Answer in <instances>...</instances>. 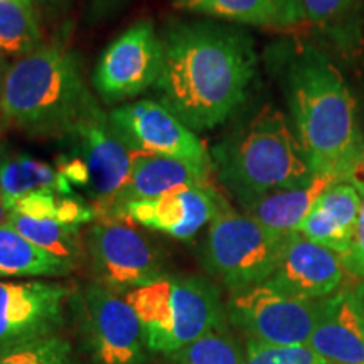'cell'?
I'll list each match as a JSON object with an SVG mask.
<instances>
[{
    "label": "cell",
    "instance_id": "4316f807",
    "mask_svg": "<svg viewBox=\"0 0 364 364\" xmlns=\"http://www.w3.org/2000/svg\"><path fill=\"white\" fill-rule=\"evenodd\" d=\"M0 364H75V359L71 344L56 334L0 353Z\"/></svg>",
    "mask_w": 364,
    "mask_h": 364
},
{
    "label": "cell",
    "instance_id": "83f0119b",
    "mask_svg": "<svg viewBox=\"0 0 364 364\" xmlns=\"http://www.w3.org/2000/svg\"><path fill=\"white\" fill-rule=\"evenodd\" d=\"M245 364H326L309 346H268L248 341Z\"/></svg>",
    "mask_w": 364,
    "mask_h": 364
},
{
    "label": "cell",
    "instance_id": "8d00e7d4",
    "mask_svg": "<svg viewBox=\"0 0 364 364\" xmlns=\"http://www.w3.org/2000/svg\"><path fill=\"white\" fill-rule=\"evenodd\" d=\"M31 2H36V0H31Z\"/></svg>",
    "mask_w": 364,
    "mask_h": 364
},
{
    "label": "cell",
    "instance_id": "d4e9b609",
    "mask_svg": "<svg viewBox=\"0 0 364 364\" xmlns=\"http://www.w3.org/2000/svg\"><path fill=\"white\" fill-rule=\"evenodd\" d=\"M177 6L189 12L240 24L282 29L280 11L273 0H177Z\"/></svg>",
    "mask_w": 364,
    "mask_h": 364
},
{
    "label": "cell",
    "instance_id": "7a4b0ae2",
    "mask_svg": "<svg viewBox=\"0 0 364 364\" xmlns=\"http://www.w3.org/2000/svg\"><path fill=\"white\" fill-rule=\"evenodd\" d=\"M275 63L300 144L314 174L344 182L361 132L358 105L339 68L307 43L280 46Z\"/></svg>",
    "mask_w": 364,
    "mask_h": 364
},
{
    "label": "cell",
    "instance_id": "d6986e66",
    "mask_svg": "<svg viewBox=\"0 0 364 364\" xmlns=\"http://www.w3.org/2000/svg\"><path fill=\"white\" fill-rule=\"evenodd\" d=\"M332 177L316 174L306 186L294 189H280L258 196L241 204L245 215L262 223L268 230L280 235H292L299 231L312 208L316 206L322 194L336 184Z\"/></svg>",
    "mask_w": 364,
    "mask_h": 364
},
{
    "label": "cell",
    "instance_id": "52a82bcc",
    "mask_svg": "<svg viewBox=\"0 0 364 364\" xmlns=\"http://www.w3.org/2000/svg\"><path fill=\"white\" fill-rule=\"evenodd\" d=\"M287 236L228 206L208 228L203 263L231 292H241L270 279Z\"/></svg>",
    "mask_w": 364,
    "mask_h": 364
},
{
    "label": "cell",
    "instance_id": "4fadbf2b",
    "mask_svg": "<svg viewBox=\"0 0 364 364\" xmlns=\"http://www.w3.org/2000/svg\"><path fill=\"white\" fill-rule=\"evenodd\" d=\"M70 289L46 280H0V353L56 336Z\"/></svg>",
    "mask_w": 364,
    "mask_h": 364
},
{
    "label": "cell",
    "instance_id": "f1b7e54d",
    "mask_svg": "<svg viewBox=\"0 0 364 364\" xmlns=\"http://www.w3.org/2000/svg\"><path fill=\"white\" fill-rule=\"evenodd\" d=\"M354 0H299L300 21L311 26L324 27L349 12Z\"/></svg>",
    "mask_w": 364,
    "mask_h": 364
},
{
    "label": "cell",
    "instance_id": "5b68a950",
    "mask_svg": "<svg viewBox=\"0 0 364 364\" xmlns=\"http://www.w3.org/2000/svg\"><path fill=\"white\" fill-rule=\"evenodd\" d=\"M142 322L150 353L171 356L226 324L218 287L203 277L166 275L125 294Z\"/></svg>",
    "mask_w": 364,
    "mask_h": 364
},
{
    "label": "cell",
    "instance_id": "603a6c76",
    "mask_svg": "<svg viewBox=\"0 0 364 364\" xmlns=\"http://www.w3.org/2000/svg\"><path fill=\"white\" fill-rule=\"evenodd\" d=\"M27 241L44 250L46 253L65 260L71 265H78V260L83 255L81 243V226L61 225L51 220H36L24 215L11 213L9 225Z\"/></svg>",
    "mask_w": 364,
    "mask_h": 364
},
{
    "label": "cell",
    "instance_id": "ba28073f",
    "mask_svg": "<svg viewBox=\"0 0 364 364\" xmlns=\"http://www.w3.org/2000/svg\"><path fill=\"white\" fill-rule=\"evenodd\" d=\"M86 250L100 285L124 297L166 275V253L132 221L97 218L86 235Z\"/></svg>",
    "mask_w": 364,
    "mask_h": 364
},
{
    "label": "cell",
    "instance_id": "7402d4cb",
    "mask_svg": "<svg viewBox=\"0 0 364 364\" xmlns=\"http://www.w3.org/2000/svg\"><path fill=\"white\" fill-rule=\"evenodd\" d=\"M12 213L36 220H51L61 225L85 226L97 221V209L78 194L65 196L53 189H41L12 203Z\"/></svg>",
    "mask_w": 364,
    "mask_h": 364
},
{
    "label": "cell",
    "instance_id": "7c38bea8",
    "mask_svg": "<svg viewBox=\"0 0 364 364\" xmlns=\"http://www.w3.org/2000/svg\"><path fill=\"white\" fill-rule=\"evenodd\" d=\"M110 124L135 154H159L211 167L206 145L171 108L157 100H136L113 108Z\"/></svg>",
    "mask_w": 364,
    "mask_h": 364
},
{
    "label": "cell",
    "instance_id": "5bb4252c",
    "mask_svg": "<svg viewBox=\"0 0 364 364\" xmlns=\"http://www.w3.org/2000/svg\"><path fill=\"white\" fill-rule=\"evenodd\" d=\"M226 208L225 198L213 186H204L122 204L108 218H120L176 240L191 241Z\"/></svg>",
    "mask_w": 364,
    "mask_h": 364
},
{
    "label": "cell",
    "instance_id": "30bf717a",
    "mask_svg": "<svg viewBox=\"0 0 364 364\" xmlns=\"http://www.w3.org/2000/svg\"><path fill=\"white\" fill-rule=\"evenodd\" d=\"M317 312L318 300L290 297L265 282L231 295L226 316L250 341L268 346H307Z\"/></svg>",
    "mask_w": 364,
    "mask_h": 364
},
{
    "label": "cell",
    "instance_id": "e0dca14e",
    "mask_svg": "<svg viewBox=\"0 0 364 364\" xmlns=\"http://www.w3.org/2000/svg\"><path fill=\"white\" fill-rule=\"evenodd\" d=\"M211 171V167L182 161V159L159 156V154H136L132 164L130 179L117 198L112 213L122 204L132 201L156 199L174 191L211 186L209 184Z\"/></svg>",
    "mask_w": 364,
    "mask_h": 364
},
{
    "label": "cell",
    "instance_id": "3957f363",
    "mask_svg": "<svg viewBox=\"0 0 364 364\" xmlns=\"http://www.w3.org/2000/svg\"><path fill=\"white\" fill-rule=\"evenodd\" d=\"M213 171L240 204L311 182V161L285 113L267 103L235 125L211 150Z\"/></svg>",
    "mask_w": 364,
    "mask_h": 364
},
{
    "label": "cell",
    "instance_id": "9c48e42d",
    "mask_svg": "<svg viewBox=\"0 0 364 364\" xmlns=\"http://www.w3.org/2000/svg\"><path fill=\"white\" fill-rule=\"evenodd\" d=\"M71 309L95 364H144L147 338L140 318L120 295L91 282L71 295Z\"/></svg>",
    "mask_w": 364,
    "mask_h": 364
},
{
    "label": "cell",
    "instance_id": "484cf974",
    "mask_svg": "<svg viewBox=\"0 0 364 364\" xmlns=\"http://www.w3.org/2000/svg\"><path fill=\"white\" fill-rule=\"evenodd\" d=\"M166 358L169 364H245L247 353L223 324Z\"/></svg>",
    "mask_w": 364,
    "mask_h": 364
},
{
    "label": "cell",
    "instance_id": "1f68e13d",
    "mask_svg": "<svg viewBox=\"0 0 364 364\" xmlns=\"http://www.w3.org/2000/svg\"><path fill=\"white\" fill-rule=\"evenodd\" d=\"M344 182H349V184L354 186L359 193L364 194V132H361V136H359L351 171H349V174L346 177Z\"/></svg>",
    "mask_w": 364,
    "mask_h": 364
},
{
    "label": "cell",
    "instance_id": "f546056e",
    "mask_svg": "<svg viewBox=\"0 0 364 364\" xmlns=\"http://www.w3.org/2000/svg\"><path fill=\"white\" fill-rule=\"evenodd\" d=\"M341 260L344 263V268H348L353 275L364 279V194H361V208H359L351 247Z\"/></svg>",
    "mask_w": 364,
    "mask_h": 364
},
{
    "label": "cell",
    "instance_id": "cb8c5ba5",
    "mask_svg": "<svg viewBox=\"0 0 364 364\" xmlns=\"http://www.w3.org/2000/svg\"><path fill=\"white\" fill-rule=\"evenodd\" d=\"M44 44L31 0H0V54L17 59Z\"/></svg>",
    "mask_w": 364,
    "mask_h": 364
},
{
    "label": "cell",
    "instance_id": "e575fe53",
    "mask_svg": "<svg viewBox=\"0 0 364 364\" xmlns=\"http://www.w3.org/2000/svg\"><path fill=\"white\" fill-rule=\"evenodd\" d=\"M9 63L4 54H0V98H2V91H4V83H6V76L9 71Z\"/></svg>",
    "mask_w": 364,
    "mask_h": 364
},
{
    "label": "cell",
    "instance_id": "74e56055",
    "mask_svg": "<svg viewBox=\"0 0 364 364\" xmlns=\"http://www.w3.org/2000/svg\"><path fill=\"white\" fill-rule=\"evenodd\" d=\"M363 309H364V304H363Z\"/></svg>",
    "mask_w": 364,
    "mask_h": 364
},
{
    "label": "cell",
    "instance_id": "d6a6232c",
    "mask_svg": "<svg viewBox=\"0 0 364 364\" xmlns=\"http://www.w3.org/2000/svg\"><path fill=\"white\" fill-rule=\"evenodd\" d=\"M279 7L284 27H290L300 24V11H299V0H273Z\"/></svg>",
    "mask_w": 364,
    "mask_h": 364
},
{
    "label": "cell",
    "instance_id": "d590c367",
    "mask_svg": "<svg viewBox=\"0 0 364 364\" xmlns=\"http://www.w3.org/2000/svg\"><path fill=\"white\" fill-rule=\"evenodd\" d=\"M41 2H44L46 6L49 9H53V11H63L68 6V2L70 0H41Z\"/></svg>",
    "mask_w": 364,
    "mask_h": 364
},
{
    "label": "cell",
    "instance_id": "9a60e30c",
    "mask_svg": "<svg viewBox=\"0 0 364 364\" xmlns=\"http://www.w3.org/2000/svg\"><path fill=\"white\" fill-rule=\"evenodd\" d=\"M343 279L344 263L339 255L295 231L285 238L267 284L290 297L322 300L338 292Z\"/></svg>",
    "mask_w": 364,
    "mask_h": 364
},
{
    "label": "cell",
    "instance_id": "ffe728a7",
    "mask_svg": "<svg viewBox=\"0 0 364 364\" xmlns=\"http://www.w3.org/2000/svg\"><path fill=\"white\" fill-rule=\"evenodd\" d=\"M0 189L9 201L41 189H53L65 196L76 194L56 166L36 159L21 150L0 144Z\"/></svg>",
    "mask_w": 364,
    "mask_h": 364
},
{
    "label": "cell",
    "instance_id": "4dcf8cb0",
    "mask_svg": "<svg viewBox=\"0 0 364 364\" xmlns=\"http://www.w3.org/2000/svg\"><path fill=\"white\" fill-rule=\"evenodd\" d=\"M349 61H351L354 78H356L359 88H361L364 93V22L361 29L358 31V38L354 39V43L351 46Z\"/></svg>",
    "mask_w": 364,
    "mask_h": 364
},
{
    "label": "cell",
    "instance_id": "2e32d148",
    "mask_svg": "<svg viewBox=\"0 0 364 364\" xmlns=\"http://www.w3.org/2000/svg\"><path fill=\"white\" fill-rule=\"evenodd\" d=\"M309 348L326 364H364V309L359 294L341 290L318 300Z\"/></svg>",
    "mask_w": 364,
    "mask_h": 364
},
{
    "label": "cell",
    "instance_id": "8992f818",
    "mask_svg": "<svg viewBox=\"0 0 364 364\" xmlns=\"http://www.w3.org/2000/svg\"><path fill=\"white\" fill-rule=\"evenodd\" d=\"M59 139L65 150L56 162L58 171L73 188L90 196L98 218L108 216L130 179L135 154L118 136L100 105Z\"/></svg>",
    "mask_w": 364,
    "mask_h": 364
},
{
    "label": "cell",
    "instance_id": "836d02e7",
    "mask_svg": "<svg viewBox=\"0 0 364 364\" xmlns=\"http://www.w3.org/2000/svg\"><path fill=\"white\" fill-rule=\"evenodd\" d=\"M12 213V203L6 198V194L0 189V228L7 226L9 220H11Z\"/></svg>",
    "mask_w": 364,
    "mask_h": 364
},
{
    "label": "cell",
    "instance_id": "ac0fdd59",
    "mask_svg": "<svg viewBox=\"0 0 364 364\" xmlns=\"http://www.w3.org/2000/svg\"><path fill=\"white\" fill-rule=\"evenodd\" d=\"M359 208L361 193L349 182H336L318 198L300 225L299 233L343 258L351 247Z\"/></svg>",
    "mask_w": 364,
    "mask_h": 364
},
{
    "label": "cell",
    "instance_id": "44dd1931",
    "mask_svg": "<svg viewBox=\"0 0 364 364\" xmlns=\"http://www.w3.org/2000/svg\"><path fill=\"white\" fill-rule=\"evenodd\" d=\"M75 268L38 248L11 226L0 228V280L65 277Z\"/></svg>",
    "mask_w": 364,
    "mask_h": 364
},
{
    "label": "cell",
    "instance_id": "277c9868",
    "mask_svg": "<svg viewBox=\"0 0 364 364\" xmlns=\"http://www.w3.org/2000/svg\"><path fill=\"white\" fill-rule=\"evenodd\" d=\"M97 100L78 56L63 44H43L9 66L0 120L33 135H65Z\"/></svg>",
    "mask_w": 364,
    "mask_h": 364
},
{
    "label": "cell",
    "instance_id": "8fae6325",
    "mask_svg": "<svg viewBox=\"0 0 364 364\" xmlns=\"http://www.w3.org/2000/svg\"><path fill=\"white\" fill-rule=\"evenodd\" d=\"M162 39L150 21H139L105 49L95 68L93 88L103 103L115 105L156 86L162 71Z\"/></svg>",
    "mask_w": 364,
    "mask_h": 364
},
{
    "label": "cell",
    "instance_id": "6da1fadb",
    "mask_svg": "<svg viewBox=\"0 0 364 364\" xmlns=\"http://www.w3.org/2000/svg\"><path fill=\"white\" fill-rule=\"evenodd\" d=\"M161 102L189 129L225 124L245 103L257 53L245 31L211 21H171L161 34Z\"/></svg>",
    "mask_w": 364,
    "mask_h": 364
}]
</instances>
